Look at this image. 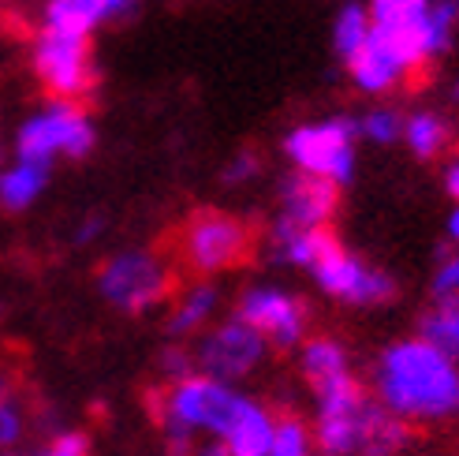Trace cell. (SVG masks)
<instances>
[{"mask_svg":"<svg viewBox=\"0 0 459 456\" xmlns=\"http://www.w3.org/2000/svg\"><path fill=\"white\" fill-rule=\"evenodd\" d=\"M374 393L407 423H448L459 416V359L429 337L396 340L377 355Z\"/></svg>","mask_w":459,"mask_h":456,"instance_id":"obj_1","label":"cell"},{"mask_svg":"<svg viewBox=\"0 0 459 456\" xmlns=\"http://www.w3.org/2000/svg\"><path fill=\"white\" fill-rule=\"evenodd\" d=\"M366 8L374 34L393 45L411 72L448 49L459 19L455 0H366Z\"/></svg>","mask_w":459,"mask_h":456,"instance_id":"obj_2","label":"cell"},{"mask_svg":"<svg viewBox=\"0 0 459 456\" xmlns=\"http://www.w3.org/2000/svg\"><path fill=\"white\" fill-rule=\"evenodd\" d=\"M243 393L232 381H221L213 374H187L176 378L165 393H160L157 416L165 438H195L213 434L221 438L243 408Z\"/></svg>","mask_w":459,"mask_h":456,"instance_id":"obj_3","label":"cell"},{"mask_svg":"<svg viewBox=\"0 0 459 456\" xmlns=\"http://www.w3.org/2000/svg\"><path fill=\"white\" fill-rule=\"evenodd\" d=\"M317 393V416H314V438L325 456H359L366 423L374 416V404L362 393V385L348 374H336L329 381L314 385Z\"/></svg>","mask_w":459,"mask_h":456,"instance_id":"obj_4","label":"cell"},{"mask_svg":"<svg viewBox=\"0 0 459 456\" xmlns=\"http://www.w3.org/2000/svg\"><path fill=\"white\" fill-rule=\"evenodd\" d=\"M355 139H359V120L329 117L295 127L284 139V153L299 172H314L343 188L355 176Z\"/></svg>","mask_w":459,"mask_h":456,"instance_id":"obj_5","label":"cell"},{"mask_svg":"<svg viewBox=\"0 0 459 456\" xmlns=\"http://www.w3.org/2000/svg\"><path fill=\"white\" fill-rule=\"evenodd\" d=\"M98 143V131L90 117L67 98H56L41 112L27 117L15 131V153L34 157V162H49L53 157H86Z\"/></svg>","mask_w":459,"mask_h":456,"instance_id":"obj_6","label":"cell"},{"mask_svg":"<svg viewBox=\"0 0 459 456\" xmlns=\"http://www.w3.org/2000/svg\"><path fill=\"white\" fill-rule=\"evenodd\" d=\"M172 288V273L153 250H120L105 259L98 269V292L124 314H146L150 307L165 303Z\"/></svg>","mask_w":459,"mask_h":456,"instance_id":"obj_7","label":"cell"},{"mask_svg":"<svg viewBox=\"0 0 459 456\" xmlns=\"http://www.w3.org/2000/svg\"><path fill=\"white\" fill-rule=\"evenodd\" d=\"M250 255V224L224 210H202L183 228V262L202 277L236 269Z\"/></svg>","mask_w":459,"mask_h":456,"instance_id":"obj_8","label":"cell"},{"mask_svg":"<svg viewBox=\"0 0 459 456\" xmlns=\"http://www.w3.org/2000/svg\"><path fill=\"white\" fill-rule=\"evenodd\" d=\"M34 75L45 83L53 98L75 101L94 83L90 64V34L67 27H45L34 41Z\"/></svg>","mask_w":459,"mask_h":456,"instance_id":"obj_9","label":"cell"},{"mask_svg":"<svg viewBox=\"0 0 459 456\" xmlns=\"http://www.w3.org/2000/svg\"><path fill=\"white\" fill-rule=\"evenodd\" d=\"M317 288L333 295V300H343L351 307H381L396 295V281L388 277L385 269L370 266L355 259L351 250H343L340 240H333L325 250L317 255V262L310 266Z\"/></svg>","mask_w":459,"mask_h":456,"instance_id":"obj_10","label":"cell"},{"mask_svg":"<svg viewBox=\"0 0 459 456\" xmlns=\"http://www.w3.org/2000/svg\"><path fill=\"white\" fill-rule=\"evenodd\" d=\"M269 340L250 326L243 318H232V322H221L217 329H210L202 337V345L195 352V363L202 374H213L221 381H239L247 374H255L265 359Z\"/></svg>","mask_w":459,"mask_h":456,"instance_id":"obj_11","label":"cell"},{"mask_svg":"<svg viewBox=\"0 0 459 456\" xmlns=\"http://www.w3.org/2000/svg\"><path fill=\"white\" fill-rule=\"evenodd\" d=\"M239 318L255 326L269 345H277V348H295L307 337V322H310L307 303L299 295L273 288V285L247 288L239 295Z\"/></svg>","mask_w":459,"mask_h":456,"instance_id":"obj_12","label":"cell"},{"mask_svg":"<svg viewBox=\"0 0 459 456\" xmlns=\"http://www.w3.org/2000/svg\"><path fill=\"white\" fill-rule=\"evenodd\" d=\"M336 214V184L295 169L281 184V217L303 228H325Z\"/></svg>","mask_w":459,"mask_h":456,"instance_id":"obj_13","label":"cell"},{"mask_svg":"<svg viewBox=\"0 0 459 456\" xmlns=\"http://www.w3.org/2000/svg\"><path fill=\"white\" fill-rule=\"evenodd\" d=\"M348 72L362 94H388L393 86H400V79L411 72V67L381 34H370L362 49L348 60Z\"/></svg>","mask_w":459,"mask_h":456,"instance_id":"obj_14","label":"cell"},{"mask_svg":"<svg viewBox=\"0 0 459 456\" xmlns=\"http://www.w3.org/2000/svg\"><path fill=\"white\" fill-rule=\"evenodd\" d=\"M49 162H34V157H19L12 165H0V210L22 214L41 198L45 184H49Z\"/></svg>","mask_w":459,"mask_h":456,"instance_id":"obj_15","label":"cell"},{"mask_svg":"<svg viewBox=\"0 0 459 456\" xmlns=\"http://www.w3.org/2000/svg\"><path fill=\"white\" fill-rule=\"evenodd\" d=\"M273 430H277V419H273L262 404H255L247 397L239 416L232 419V426L221 434V442L232 449V456H269Z\"/></svg>","mask_w":459,"mask_h":456,"instance_id":"obj_16","label":"cell"},{"mask_svg":"<svg viewBox=\"0 0 459 456\" xmlns=\"http://www.w3.org/2000/svg\"><path fill=\"white\" fill-rule=\"evenodd\" d=\"M336 236L329 228H303V224H291V221H277L273 224V255H277L284 266H299L310 269L317 262V255L333 243Z\"/></svg>","mask_w":459,"mask_h":456,"instance_id":"obj_17","label":"cell"},{"mask_svg":"<svg viewBox=\"0 0 459 456\" xmlns=\"http://www.w3.org/2000/svg\"><path fill=\"white\" fill-rule=\"evenodd\" d=\"M217 303H221V292H217V285H210V281H202V285H191L187 292L179 295V303H176V311L169 314V322H165V329H169V337L172 340H183V337H191V333H198L210 318L217 314Z\"/></svg>","mask_w":459,"mask_h":456,"instance_id":"obj_18","label":"cell"},{"mask_svg":"<svg viewBox=\"0 0 459 456\" xmlns=\"http://www.w3.org/2000/svg\"><path fill=\"white\" fill-rule=\"evenodd\" d=\"M448 139H452L448 120L437 117V112H429V109L426 112H411V117L403 120V143H407V150L415 157H422V162L445 153Z\"/></svg>","mask_w":459,"mask_h":456,"instance_id":"obj_19","label":"cell"},{"mask_svg":"<svg viewBox=\"0 0 459 456\" xmlns=\"http://www.w3.org/2000/svg\"><path fill=\"white\" fill-rule=\"evenodd\" d=\"M403 445H407V419H400L396 412H388V408L377 400L370 423H366L359 456H396Z\"/></svg>","mask_w":459,"mask_h":456,"instance_id":"obj_20","label":"cell"},{"mask_svg":"<svg viewBox=\"0 0 459 456\" xmlns=\"http://www.w3.org/2000/svg\"><path fill=\"white\" fill-rule=\"evenodd\" d=\"M299 367H303L307 381L317 385V381H329V378H336V374H348L351 363H348V352H343L340 340H333V337H314V340H307L303 352H299Z\"/></svg>","mask_w":459,"mask_h":456,"instance_id":"obj_21","label":"cell"},{"mask_svg":"<svg viewBox=\"0 0 459 456\" xmlns=\"http://www.w3.org/2000/svg\"><path fill=\"white\" fill-rule=\"evenodd\" d=\"M374 34V22H370V8L366 4H355V0H348L340 12H336V19H333V49L343 57V60H351L362 45H366V38Z\"/></svg>","mask_w":459,"mask_h":456,"instance_id":"obj_22","label":"cell"},{"mask_svg":"<svg viewBox=\"0 0 459 456\" xmlns=\"http://www.w3.org/2000/svg\"><path fill=\"white\" fill-rule=\"evenodd\" d=\"M105 0H49L45 4V27H67V31H82L90 34L98 22H108Z\"/></svg>","mask_w":459,"mask_h":456,"instance_id":"obj_23","label":"cell"},{"mask_svg":"<svg viewBox=\"0 0 459 456\" xmlns=\"http://www.w3.org/2000/svg\"><path fill=\"white\" fill-rule=\"evenodd\" d=\"M422 337L459 359V300H433V311L422 318Z\"/></svg>","mask_w":459,"mask_h":456,"instance_id":"obj_24","label":"cell"},{"mask_svg":"<svg viewBox=\"0 0 459 456\" xmlns=\"http://www.w3.org/2000/svg\"><path fill=\"white\" fill-rule=\"evenodd\" d=\"M314 430H307L303 419L295 416H281L277 419V430H273V449L269 456H314Z\"/></svg>","mask_w":459,"mask_h":456,"instance_id":"obj_25","label":"cell"},{"mask_svg":"<svg viewBox=\"0 0 459 456\" xmlns=\"http://www.w3.org/2000/svg\"><path fill=\"white\" fill-rule=\"evenodd\" d=\"M359 135L362 139H370V143H377V146H388V143L403 139V120H400L396 109H370L359 120Z\"/></svg>","mask_w":459,"mask_h":456,"instance_id":"obj_26","label":"cell"},{"mask_svg":"<svg viewBox=\"0 0 459 456\" xmlns=\"http://www.w3.org/2000/svg\"><path fill=\"white\" fill-rule=\"evenodd\" d=\"M19 438H22V408L12 393L8 378L0 374V452L12 449Z\"/></svg>","mask_w":459,"mask_h":456,"instance_id":"obj_27","label":"cell"},{"mask_svg":"<svg viewBox=\"0 0 459 456\" xmlns=\"http://www.w3.org/2000/svg\"><path fill=\"white\" fill-rule=\"evenodd\" d=\"M41 456H90V438L82 430H64V434H56L49 445H45Z\"/></svg>","mask_w":459,"mask_h":456,"instance_id":"obj_28","label":"cell"},{"mask_svg":"<svg viewBox=\"0 0 459 456\" xmlns=\"http://www.w3.org/2000/svg\"><path fill=\"white\" fill-rule=\"evenodd\" d=\"M433 300H459V255L445 259L433 277Z\"/></svg>","mask_w":459,"mask_h":456,"instance_id":"obj_29","label":"cell"},{"mask_svg":"<svg viewBox=\"0 0 459 456\" xmlns=\"http://www.w3.org/2000/svg\"><path fill=\"white\" fill-rule=\"evenodd\" d=\"M258 169H262V162H258V153H236L232 157V165L224 169V184H247V180H255L258 176Z\"/></svg>","mask_w":459,"mask_h":456,"instance_id":"obj_30","label":"cell"},{"mask_svg":"<svg viewBox=\"0 0 459 456\" xmlns=\"http://www.w3.org/2000/svg\"><path fill=\"white\" fill-rule=\"evenodd\" d=\"M191 367H195V359L187 355V348L172 345V348H165V352H160V371H165L172 381H176V378H187V374H195Z\"/></svg>","mask_w":459,"mask_h":456,"instance_id":"obj_31","label":"cell"},{"mask_svg":"<svg viewBox=\"0 0 459 456\" xmlns=\"http://www.w3.org/2000/svg\"><path fill=\"white\" fill-rule=\"evenodd\" d=\"M101 232H105V217L90 214V217H82V224L75 228V243H79V247H86V243H94Z\"/></svg>","mask_w":459,"mask_h":456,"instance_id":"obj_32","label":"cell"},{"mask_svg":"<svg viewBox=\"0 0 459 456\" xmlns=\"http://www.w3.org/2000/svg\"><path fill=\"white\" fill-rule=\"evenodd\" d=\"M445 191L459 202V157H452L448 169H445Z\"/></svg>","mask_w":459,"mask_h":456,"instance_id":"obj_33","label":"cell"},{"mask_svg":"<svg viewBox=\"0 0 459 456\" xmlns=\"http://www.w3.org/2000/svg\"><path fill=\"white\" fill-rule=\"evenodd\" d=\"M195 456H232V449H228V445L217 438V442H210V445H202Z\"/></svg>","mask_w":459,"mask_h":456,"instance_id":"obj_34","label":"cell"},{"mask_svg":"<svg viewBox=\"0 0 459 456\" xmlns=\"http://www.w3.org/2000/svg\"><path fill=\"white\" fill-rule=\"evenodd\" d=\"M131 4H134V0H105V8H108V15H112V19H117V15H124Z\"/></svg>","mask_w":459,"mask_h":456,"instance_id":"obj_35","label":"cell"},{"mask_svg":"<svg viewBox=\"0 0 459 456\" xmlns=\"http://www.w3.org/2000/svg\"><path fill=\"white\" fill-rule=\"evenodd\" d=\"M448 240H452V243L459 247V206H455V210L448 214Z\"/></svg>","mask_w":459,"mask_h":456,"instance_id":"obj_36","label":"cell"},{"mask_svg":"<svg viewBox=\"0 0 459 456\" xmlns=\"http://www.w3.org/2000/svg\"><path fill=\"white\" fill-rule=\"evenodd\" d=\"M0 456H27V452H12V449H4V452H0Z\"/></svg>","mask_w":459,"mask_h":456,"instance_id":"obj_37","label":"cell"},{"mask_svg":"<svg viewBox=\"0 0 459 456\" xmlns=\"http://www.w3.org/2000/svg\"><path fill=\"white\" fill-rule=\"evenodd\" d=\"M0 165H4V146H0Z\"/></svg>","mask_w":459,"mask_h":456,"instance_id":"obj_38","label":"cell"}]
</instances>
